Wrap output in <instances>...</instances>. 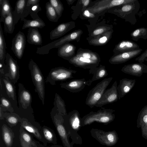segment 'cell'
I'll use <instances>...</instances> for the list:
<instances>
[{"label": "cell", "mask_w": 147, "mask_h": 147, "mask_svg": "<svg viewBox=\"0 0 147 147\" xmlns=\"http://www.w3.org/2000/svg\"><path fill=\"white\" fill-rule=\"evenodd\" d=\"M27 41L30 44L41 45L42 43V36L38 28H29L27 36Z\"/></svg>", "instance_id": "4316f807"}, {"label": "cell", "mask_w": 147, "mask_h": 147, "mask_svg": "<svg viewBox=\"0 0 147 147\" xmlns=\"http://www.w3.org/2000/svg\"><path fill=\"white\" fill-rule=\"evenodd\" d=\"M27 0H19L16 3L15 9L13 11V16L15 24L20 19L22 21L29 14L26 9Z\"/></svg>", "instance_id": "d6986e66"}, {"label": "cell", "mask_w": 147, "mask_h": 147, "mask_svg": "<svg viewBox=\"0 0 147 147\" xmlns=\"http://www.w3.org/2000/svg\"><path fill=\"white\" fill-rule=\"evenodd\" d=\"M90 132L93 138L101 144L108 146L115 145L119 139L117 133L115 130L106 131L97 129L92 128Z\"/></svg>", "instance_id": "52a82bcc"}, {"label": "cell", "mask_w": 147, "mask_h": 147, "mask_svg": "<svg viewBox=\"0 0 147 147\" xmlns=\"http://www.w3.org/2000/svg\"><path fill=\"white\" fill-rule=\"evenodd\" d=\"M136 80L127 78L122 79L119 81L117 86L119 99H120L132 89L135 85Z\"/></svg>", "instance_id": "603a6c76"}, {"label": "cell", "mask_w": 147, "mask_h": 147, "mask_svg": "<svg viewBox=\"0 0 147 147\" xmlns=\"http://www.w3.org/2000/svg\"><path fill=\"white\" fill-rule=\"evenodd\" d=\"M76 47L69 42L65 44L58 48V56L68 61L75 55Z\"/></svg>", "instance_id": "cb8c5ba5"}, {"label": "cell", "mask_w": 147, "mask_h": 147, "mask_svg": "<svg viewBox=\"0 0 147 147\" xmlns=\"http://www.w3.org/2000/svg\"><path fill=\"white\" fill-rule=\"evenodd\" d=\"M26 44L25 35L23 32L19 31L13 38L11 47V50L19 59H21L23 56Z\"/></svg>", "instance_id": "7c38bea8"}, {"label": "cell", "mask_w": 147, "mask_h": 147, "mask_svg": "<svg viewBox=\"0 0 147 147\" xmlns=\"http://www.w3.org/2000/svg\"><path fill=\"white\" fill-rule=\"evenodd\" d=\"M87 85V81L84 79H77L61 84V88L73 93L82 91Z\"/></svg>", "instance_id": "e0dca14e"}, {"label": "cell", "mask_w": 147, "mask_h": 147, "mask_svg": "<svg viewBox=\"0 0 147 147\" xmlns=\"http://www.w3.org/2000/svg\"><path fill=\"white\" fill-rule=\"evenodd\" d=\"M114 111L112 109L104 108L96 111H91L81 119L82 126L90 125L94 122L107 124L114 120L115 117Z\"/></svg>", "instance_id": "7a4b0ae2"}, {"label": "cell", "mask_w": 147, "mask_h": 147, "mask_svg": "<svg viewBox=\"0 0 147 147\" xmlns=\"http://www.w3.org/2000/svg\"><path fill=\"white\" fill-rule=\"evenodd\" d=\"M113 79L112 77L105 78L91 90L86 100V105L91 108L95 106Z\"/></svg>", "instance_id": "8992f818"}, {"label": "cell", "mask_w": 147, "mask_h": 147, "mask_svg": "<svg viewBox=\"0 0 147 147\" xmlns=\"http://www.w3.org/2000/svg\"><path fill=\"white\" fill-rule=\"evenodd\" d=\"M65 125L70 134L71 140L74 144H81L82 139L78 132L82 126L81 119L78 111L74 110L63 117Z\"/></svg>", "instance_id": "6da1fadb"}, {"label": "cell", "mask_w": 147, "mask_h": 147, "mask_svg": "<svg viewBox=\"0 0 147 147\" xmlns=\"http://www.w3.org/2000/svg\"><path fill=\"white\" fill-rule=\"evenodd\" d=\"M147 59V49L139 57L136 58L135 60L139 63H143Z\"/></svg>", "instance_id": "7bdbcfd3"}, {"label": "cell", "mask_w": 147, "mask_h": 147, "mask_svg": "<svg viewBox=\"0 0 147 147\" xmlns=\"http://www.w3.org/2000/svg\"><path fill=\"white\" fill-rule=\"evenodd\" d=\"M22 137L24 141L27 143H29L31 141V138L30 136L26 132L22 134Z\"/></svg>", "instance_id": "bcb514c9"}, {"label": "cell", "mask_w": 147, "mask_h": 147, "mask_svg": "<svg viewBox=\"0 0 147 147\" xmlns=\"http://www.w3.org/2000/svg\"><path fill=\"white\" fill-rule=\"evenodd\" d=\"M117 84L116 80L110 88L105 90L95 107H101L106 105L112 103L117 101L119 96Z\"/></svg>", "instance_id": "8fae6325"}, {"label": "cell", "mask_w": 147, "mask_h": 147, "mask_svg": "<svg viewBox=\"0 0 147 147\" xmlns=\"http://www.w3.org/2000/svg\"><path fill=\"white\" fill-rule=\"evenodd\" d=\"M83 15L85 17L89 18H93L95 17L94 14L88 9H86L84 11Z\"/></svg>", "instance_id": "c3c4849f"}, {"label": "cell", "mask_w": 147, "mask_h": 147, "mask_svg": "<svg viewBox=\"0 0 147 147\" xmlns=\"http://www.w3.org/2000/svg\"><path fill=\"white\" fill-rule=\"evenodd\" d=\"M137 122V127H140L141 130L147 126V105L142 108L140 112Z\"/></svg>", "instance_id": "d6a6232c"}, {"label": "cell", "mask_w": 147, "mask_h": 147, "mask_svg": "<svg viewBox=\"0 0 147 147\" xmlns=\"http://www.w3.org/2000/svg\"><path fill=\"white\" fill-rule=\"evenodd\" d=\"M130 35L132 39L138 41L140 38L147 39V28L141 27L138 28L133 31Z\"/></svg>", "instance_id": "836d02e7"}, {"label": "cell", "mask_w": 147, "mask_h": 147, "mask_svg": "<svg viewBox=\"0 0 147 147\" xmlns=\"http://www.w3.org/2000/svg\"><path fill=\"white\" fill-rule=\"evenodd\" d=\"M76 70L63 67H58L52 69L46 78L47 82L55 85L57 82L63 81L74 78Z\"/></svg>", "instance_id": "ba28073f"}, {"label": "cell", "mask_w": 147, "mask_h": 147, "mask_svg": "<svg viewBox=\"0 0 147 147\" xmlns=\"http://www.w3.org/2000/svg\"><path fill=\"white\" fill-rule=\"evenodd\" d=\"M0 100V107L3 111H7L11 112H13V109L12 106L11 102L9 100L3 96H2Z\"/></svg>", "instance_id": "f35d334b"}, {"label": "cell", "mask_w": 147, "mask_h": 147, "mask_svg": "<svg viewBox=\"0 0 147 147\" xmlns=\"http://www.w3.org/2000/svg\"><path fill=\"white\" fill-rule=\"evenodd\" d=\"M28 67L32 81L35 86V91L38 94L42 104H44L45 83L44 78L41 71L37 64L31 59L29 61Z\"/></svg>", "instance_id": "5b68a950"}, {"label": "cell", "mask_w": 147, "mask_h": 147, "mask_svg": "<svg viewBox=\"0 0 147 147\" xmlns=\"http://www.w3.org/2000/svg\"><path fill=\"white\" fill-rule=\"evenodd\" d=\"M0 79L2 80L4 84L7 96L9 98V100L12 102L13 105L16 107L17 106L15 87L14 84L9 80L8 77L4 74H1Z\"/></svg>", "instance_id": "44dd1931"}, {"label": "cell", "mask_w": 147, "mask_h": 147, "mask_svg": "<svg viewBox=\"0 0 147 147\" xmlns=\"http://www.w3.org/2000/svg\"></svg>", "instance_id": "f5cc1de1"}, {"label": "cell", "mask_w": 147, "mask_h": 147, "mask_svg": "<svg viewBox=\"0 0 147 147\" xmlns=\"http://www.w3.org/2000/svg\"><path fill=\"white\" fill-rule=\"evenodd\" d=\"M40 0H27L26 7H28L39 3Z\"/></svg>", "instance_id": "7dc6e473"}, {"label": "cell", "mask_w": 147, "mask_h": 147, "mask_svg": "<svg viewBox=\"0 0 147 147\" xmlns=\"http://www.w3.org/2000/svg\"><path fill=\"white\" fill-rule=\"evenodd\" d=\"M140 48L139 45L134 42L129 40H123L115 46L113 51L114 55H117Z\"/></svg>", "instance_id": "7402d4cb"}, {"label": "cell", "mask_w": 147, "mask_h": 147, "mask_svg": "<svg viewBox=\"0 0 147 147\" xmlns=\"http://www.w3.org/2000/svg\"><path fill=\"white\" fill-rule=\"evenodd\" d=\"M113 30H111L89 39L88 42L91 45L96 46H102L107 44L111 38Z\"/></svg>", "instance_id": "d4e9b609"}, {"label": "cell", "mask_w": 147, "mask_h": 147, "mask_svg": "<svg viewBox=\"0 0 147 147\" xmlns=\"http://www.w3.org/2000/svg\"><path fill=\"white\" fill-rule=\"evenodd\" d=\"M3 22L5 31L9 34L12 33L14 30L15 24L14 22L13 11L5 17Z\"/></svg>", "instance_id": "1f68e13d"}, {"label": "cell", "mask_w": 147, "mask_h": 147, "mask_svg": "<svg viewBox=\"0 0 147 147\" xmlns=\"http://www.w3.org/2000/svg\"><path fill=\"white\" fill-rule=\"evenodd\" d=\"M111 29L112 28H111L105 26H99L93 30L91 33V37H94L103 34Z\"/></svg>", "instance_id": "ab89813d"}, {"label": "cell", "mask_w": 147, "mask_h": 147, "mask_svg": "<svg viewBox=\"0 0 147 147\" xmlns=\"http://www.w3.org/2000/svg\"><path fill=\"white\" fill-rule=\"evenodd\" d=\"M54 107L58 113L63 117L67 116V113L65 102L61 97L57 93L56 94L54 102Z\"/></svg>", "instance_id": "f546056e"}, {"label": "cell", "mask_w": 147, "mask_h": 147, "mask_svg": "<svg viewBox=\"0 0 147 147\" xmlns=\"http://www.w3.org/2000/svg\"><path fill=\"white\" fill-rule=\"evenodd\" d=\"M82 3L83 7H86L89 4L90 0H82L81 1Z\"/></svg>", "instance_id": "f907efd6"}, {"label": "cell", "mask_w": 147, "mask_h": 147, "mask_svg": "<svg viewBox=\"0 0 147 147\" xmlns=\"http://www.w3.org/2000/svg\"><path fill=\"white\" fill-rule=\"evenodd\" d=\"M45 8L47 16L49 20L53 22H57L59 18L56 12L49 2L46 4Z\"/></svg>", "instance_id": "e575fe53"}, {"label": "cell", "mask_w": 147, "mask_h": 147, "mask_svg": "<svg viewBox=\"0 0 147 147\" xmlns=\"http://www.w3.org/2000/svg\"><path fill=\"white\" fill-rule=\"evenodd\" d=\"M23 127L28 132L33 133L37 137L39 138L40 137V135L37 131L36 129L32 126L28 124L25 121L23 122L22 124Z\"/></svg>", "instance_id": "b9f144b4"}, {"label": "cell", "mask_w": 147, "mask_h": 147, "mask_svg": "<svg viewBox=\"0 0 147 147\" xmlns=\"http://www.w3.org/2000/svg\"><path fill=\"white\" fill-rule=\"evenodd\" d=\"M3 136L5 144L7 145H10L12 143L11 134L6 127H4L3 129Z\"/></svg>", "instance_id": "60d3db41"}, {"label": "cell", "mask_w": 147, "mask_h": 147, "mask_svg": "<svg viewBox=\"0 0 147 147\" xmlns=\"http://www.w3.org/2000/svg\"><path fill=\"white\" fill-rule=\"evenodd\" d=\"M142 136L147 140V126L143 130H142Z\"/></svg>", "instance_id": "681fc988"}, {"label": "cell", "mask_w": 147, "mask_h": 147, "mask_svg": "<svg viewBox=\"0 0 147 147\" xmlns=\"http://www.w3.org/2000/svg\"><path fill=\"white\" fill-rule=\"evenodd\" d=\"M44 136L47 140L51 141L52 140L53 137L52 132L49 129H45L43 130Z\"/></svg>", "instance_id": "ee69618b"}, {"label": "cell", "mask_w": 147, "mask_h": 147, "mask_svg": "<svg viewBox=\"0 0 147 147\" xmlns=\"http://www.w3.org/2000/svg\"><path fill=\"white\" fill-rule=\"evenodd\" d=\"M0 22H3L5 17L12 11L8 0H0Z\"/></svg>", "instance_id": "4dcf8cb0"}, {"label": "cell", "mask_w": 147, "mask_h": 147, "mask_svg": "<svg viewBox=\"0 0 147 147\" xmlns=\"http://www.w3.org/2000/svg\"><path fill=\"white\" fill-rule=\"evenodd\" d=\"M115 7L114 11L118 16L132 25L136 24L137 22L136 15L140 8V4L138 0H134L130 3Z\"/></svg>", "instance_id": "3957f363"}, {"label": "cell", "mask_w": 147, "mask_h": 147, "mask_svg": "<svg viewBox=\"0 0 147 147\" xmlns=\"http://www.w3.org/2000/svg\"><path fill=\"white\" fill-rule=\"evenodd\" d=\"M26 8L33 19L40 18L38 13L42 9L39 3L28 7H26Z\"/></svg>", "instance_id": "74e56055"}, {"label": "cell", "mask_w": 147, "mask_h": 147, "mask_svg": "<svg viewBox=\"0 0 147 147\" xmlns=\"http://www.w3.org/2000/svg\"><path fill=\"white\" fill-rule=\"evenodd\" d=\"M123 73L137 77L147 73V65L143 63H134L125 65L121 69Z\"/></svg>", "instance_id": "2e32d148"}, {"label": "cell", "mask_w": 147, "mask_h": 147, "mask_svg": "<svg viewBox=\"0 0 147 147\" xmlns=\"http://www.w3.org/2000/svg\"><path fill=\"white\" fill-rule=\"evenodd\" d=\"M66 1L69 5L72 4L75 1L74 0H66Z\"/></svg>", "instance_id": "816d5d0a"}, {"label": "cell", "mask_w": 147, "mask_h": 147, "mask_svg": "<svg viewBox=\"0 0 147 147\" xmlns=\"http://www.w3.org/2000/svg\"><path fill=\"white\" fill-rule=\"evenodd\" d=\"M90 74H93L92 78L87 80V85L90 86L93 82L101 79L107 76L108 74L105 66L100 65L95 68L90 69L89 70Z\"/></svg>", "instance_id": "484cf974"}, {"label": "cell", "mask_w": 147, "mask_h": 147, "mask_svg": "<svg viewBox=\"0 0 147 147\" xmlns=\"http://www.w3.org/2000/svg\"><path fill=\"white\" fill-rule=\"evenodd\" d=\"M7 120L9 123L15 124L18 122V119L15 116L13 115L8 116L7 118Z\"/></svg>", "instance_id": "f6af8a7d"}, {"label": "cell", "mask_w": 147, "mask_h": 147, "mask_svg": "<svg viewBox=\"0 0 147 147\" xmlns=\"http://www.w3.org/2000/svg\"><path fill=\"white\" fill-rule=\"evenodd\" d=\"M75 55L78 57H85L99 62L100 61V58L99 55L97 53L89 50L80 48Z\"/></svg>", "instance_id": "f1b7e54d"}, {"label": "cell", "mask_w": 147, "mask_h": 147, "mask_svg": "<svg viewBox=\"0 0 147 147\" xmlns=\"http://www.w3.org/2000/svg\"><path fill=\"white\" fill-rule=\"evenodd\" d=\"M134 0H108L107 4L96 5L93 8H89L88 10L91 13H97L110 8L115 7L130 3Z\"/></svg>", "instance_id": "ffe728a7"}, {"label": "cell", "mask_w": 147, "mask_h": 147, "mask_svg": "<svg viewBox=\"0 0 147 147\" xmlns=\"http://www.w3.org/2000/svg\"><path fill=\"white\" fill-rule=\"evenodd\" d=\"M18 86V103L20 108L23 110H32V97L30 93L22 84L19 83Z\"/></svg>", "instance_id": "4fadbf2b"}, {"label": "cell", "mask_w": 147, "mask_h": 147, "mask_svg": "<svg viewBox=\"0 0 147 147\" xmlns=\"http://www.w3.org/2000/svg\"><path fill=\"white\" fill-rule=\"evenodd\" d=\"M69 62L76 67L84 69H93L98 66L100 62L85 57L75 56Z\"/></svg>", "instance_id": "5bb4252c"}, {"label": "cell", "mask_w": 147, "mask_h": 147, "mask_svg": "<svg viewBox=\"0 0 147 147\" xmlns=\"http://www.w3.org/2000/svg\"><path fill=\"white\" fill-rule=\"evenodd\" d=\"M142 49L140 48L134 50L114 55L109 60L111 64H117L125 63L140 54Z\"/></svg>", "instance_id": "9a60e30c"}, {"label": "cell", "mask_w": 147, "mask_h": 147, "mask_svg": "<svg viewBox=\"0 0 147 147\" xmlns=\"http://www.w3.org/2000/svg\"><path fill=\"white\" fill-rule=\"evenodd\" d=\"M83 32V31L81 29L76 30L59 39L44 46L37 48L36 53L40 55L47 54L49 53L51 49L54 48H58L69 42L76 40L78 42Z\"/></svg>", "instance_id": "277c9868"}, {"label": "cell", "mask_w": 147, "mask_h": 147, "mask_svg": "<svg viewBox=\"0 0 147 147\" xmlns=\"http://www.w3.org/2000/svg\"><path fill=\"white\" fill-rule=\"evenodd\" d=\"M75 26V23L73 21L59 24L50 32V39L52 40L62 36L74 28Z\"/></svg>", "instance_id": "ac0fdd59"}, {"label": "cell", "mask_w": 147, "mask_h": 147, "mask_svg": "<svg viewBox=\"0 0 147 147\" xmlns=\"http://www.w3.org/2000/svg\"><path fill=\"white\" fill-rule=\"evenodd\" d=\"M52 110L55 113L53 121L64 147H73L74 144L69 140V138L71 139L70 134L65 125L63 116L59 114L54 107Z\"/></svg>", "instance_id": "9c48e42d"}, {"label": "cell", "mask_w": 147, "mask_h": 147, "mask_svg": "<svg viewBox=\"0 0 147 147\" xmlns=\"http://www.w3.org/2000/svg\"><path fill=\"white\" fill-rule=\"evenodd\" d=\"M6 44L2 28L0 24V62L5 63V58Z\"/></svg>", "instance_id": "d590c367"}, {"label": "cell", "mask_w": 147, "mask_h": 147, "mask_svg": "<svg viewBox=\"0 0 147 147\" xmlns=\"http://www.w3.org/2000/svg\"><path fill=\"white\" fill-rule=\"evenodd\" d=\"M6 66L4 75L15 84L19 78V71L17 61L8 53L5 56Z\"/></svg>", "instance_id": "30bf717a"}, {"label": "cell", "mask_w": 147, "mask_h": 147, "mask_svg": "<svg viewBox=\"0 0 147 147\" xmlns=\"http://www.w3.org/2000/svg\"><path fill=\"white\" fill-rule=\"evenodd\" d=\"M49 1L60 18L64 10L63 5L61 2L59 0H49Z\"/></svg>", "instance_id": "8d00e7d4"}, {"label": "cell", "mask_w": 147, "mask_h": 147, "mask_svg": "<svg viewBox=\"0 0 147 147\" xmlns=\"http://www.w3.org/2000/svg\"><path fill=\"white\" fill-rule=\"evenodd\" d=\"M24 22L22 29L31 28H42L45 26L46 24L41 18H37L32 20H27L24 18Z\"/></svg>", "instance_id": "83f0119b"}]
</instances>
